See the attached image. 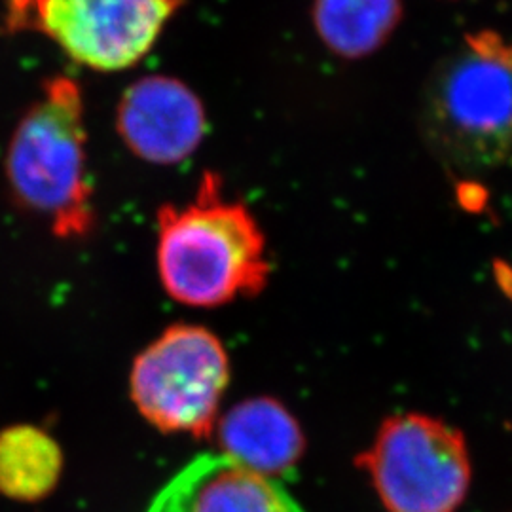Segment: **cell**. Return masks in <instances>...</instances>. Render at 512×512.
Here are the masks:
<instances>
[{
  "mask_svg": "<svg viewBox=\"0 0 512 512\" xmlns=\"http://www.w3.org/2000/svg\"><path fill=\"white\" fill-rule=\"evenodd\" d=\"M158 274L186 306L213 308L255 296L270 274L266 241L243 203L226 202L219 177H203L194 202L158 213Z\"/></svg>",
  "mask_w": 512,
  "mask_h": 512,
  "instance_id": "obj_1",
  "label": "cell"
},
{
  "mask_svg": "<svg viewBox=\"0 0 512 512\" xmlns=\"http://www.w3.org/2000/svg\"><path fill=\"white\" fill-rule=\"evenodd\" d=\"M420 122L425 143L456 169L512 167V40L463 38L429 74Z\"/></svg>",
  "mask_w": 512,
  "mask_h": 512,
  "instance_id": "obj_2",
  "label": "cell"
},
{
  "mask_svg": "<svg viewBox=\"0 0 512 512\" xmlns=\"http://www.w3.org/2000/svg\"><path fill=\"white\" fill-rule=\"evenodd\" d=\"M84 97L78 82L50 78L19 120L6 152V179L16 202L52 224L55 236L92 230V184L86 167Z\"/></svg>",
  "mask_w": 512,
  "mask_h": 512,
  "instance_id": "obj_3",
  "label": "cell"
},
{
  "mask_svg": "<svg viewBox=\"0 0 512 512\" xmlns=\"http://www.w3.org/2000/svg\"><path fill=\"white\" fill-rule=\"evenodd\" d=\"M230 382V361L211 330L165 329L131 366L129 393L139 414L162 433L207 437Z\"/></svg>",
  "mask_w": 512,
  "mask_h": 512,
  "instance_id": "obj_4",
  "label": "cell"
},
{
  "mask_svg": "<svg viewBox=\"0 0 512 512\" xmlns=\"http://www.w3.org/2000/svg\"><path fill=\"white\" fill-rule=\"evenodd\" d=\"M359 465L389 512H456L471 486L461 431L423 414L385 421Z\"/></svg>",
  "mask_w": 512,
  "mask_h": 512,
  "instance_id": "obj_5",
  "label": "cell"
},
{
  "mask_svg": "<svg viewBox=\"0 0 512 512\" xmlns=\"http://www.w3.org/2000/svg\"><path fill=\"white\" fill-rule=\"evenodd\" d=\"M25 21L73 61L101 73L137 65L183 0H29Z\"/></svg>",
  "mask_w": 512,
  "mask_h": 512,
  "instance_id": "obj_6",
  "label": "cell"
},
{
  "mask_svg": "<svg viewBox=\"0 0 512 512\" xmlns=\"http://www.w3.org/2000/svg\"><path fill=\"white\" fill-rule=\"evenodd\" d=\"M116 126L126 147L141 160L179 164L202 143L205 110L181 80L145 76L122 95Z\"/></svg>",
  "mask_w": 512,
  "mask_h": 512,
  "instance_id": "obj_7",
  "label": "cell"
},
{
  "mask_svg": "<svg viewBox=\"0 0 512 512\" xmlns=\"http://www.w3.org/2000/svg\"><path fill=\"white\" fill-rule=\"evenodd\" d=\"M156 512H304L274 478L224 456L190 465L165 492Z\"/></svg>",
  "mask_w": 512,
  "mask_h": 512,
  "instance_id": "obj_8",
  "label": "cell"
},
{
  "mask_svg": "<svg viewBox=\"0 0 512 512\" xmlns=\"http://www.w3.org/2000/svg\"><path fill=\"white\" fill-rule=\"evenodd\" d=\"M222 456L243 469L274 478L304 454V435L289 410L272 399L239 403L217 425Z\"/></svg>",
  "mask_w": 512,
  "mask_h": 512,
  "instance_id": "obj_9",
  "label": "cell"
},
{
  "mask_svg": "<svg viewBox=\"0 0 512 512\" xmlns=\"http://www.w3.org/2000/svg\"><path fill=\"white\" fill-rule=\"evenodd\" d=\"M313 27L332 54L361 59L378 52L403 19V0H313Z\"/></svg>",
  "mask_w": 512,
  "mask_h": 512,
  "instance_id": "obj_10",
  "label": "cell"
},
{
  "mask_svg": "<svg viewBox=\"0 0 512 512\" xmlns=\"http://www.w3.org/2000/svg\"><path fill=\"white\" fill-rule=\"evenodd\" d=\"M63 471V452L44 429L14 425L0 433V494L37 501L50 494Z\"/></svg>",
  "mask_w": 512,
  "mask_h": 512,
  "instance_id": "obj_11",
  "label": "cell"
}]
</instances>
